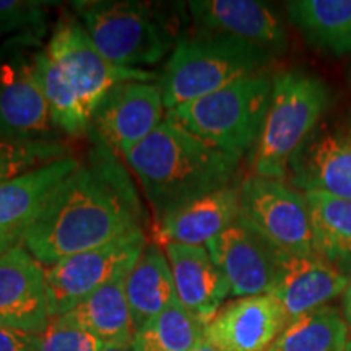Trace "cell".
<instances>
[{
	"instance_id": "obj_20",
	"label": "cell",
	"mask_w": 351,
	"mask_h": 351,
	"mask_svg": "<svg viewBox=\"0 0 351 351\" xmlns=\"http://www.w3.org/2000/svg\"><path fill=\"white\" fill-rule=\"evenodd\" d=\"M80 166L77 158L64 156L0 184V232L23 234L52 194Z\"/></svg>"
},
{
	"instance_id": "obj_17",
	"label": "cell",
	"mask_w": 351,
	"mask_h": 351,
	"mask_svg": "<svg viewBox=\"0 0 351 351\" xmlns=\"http://www.w3.org/2000/svg\"><path fill=\"white\" fill-rule=\"evenodd\" d=\"M176 295L192 317L207 326L231 295L226 276L213 262L205 245L165 244Z\"/></svg>"
},
{
	"instance_id": "obj_35",
	"label": "cell",
	"mask_w": 351,
	"mask_h": 351,
	"mask_svg": "<svg viewBox=\"0 0 351 351\" xmlns=\"http://www.w3.org/2000/svg\"><path fill=\"white\" fill-rule=\"evenodd\" d=\"M103 351H130V348H121V346H106Z\"/></svg>"
},
{
	"instance_id": "obj_34",
	"label": "cell",
	"mask_w": 351,
	"mask_h": 351,
	"mask_svg": "<svg viewBox=\"0 0 351 351\" xmlns=\"http://www.w3.org/2000/svg\"><path fill=\"white\" fill-rule=\"evenodd\" d=\"M194 351H221V350H218L217 346L210 345L208 341H204V343H200Z\"/></svg>"
},
{
	"instance_id": "obj_29",
	"label": "cell",
	"mask_w": 351,
	"mask_h": 351,
	"mask_svg": "<svg viewBox=\"0 0 351 351\" xmlns=\"http://www.w3.org/2000/svg\"><path fill=\"white\" fill-rule=\"evenodd\" d=\"M49 5L51 2L38 0H0V38L44 36Z\"/></svg>"
},
{
	"instance_id": "obj_31",
	"label": "cell",
	"mask_w": 351,
	"mask_h": 351,
	"mask_svg": "<svg viewBox=\"0 0 351 351\" xmlns=\"http://www.w3.org/2000/svg\"><path fill=\"white\" fill-rule=\"evenodd\" d=\"M0 351H36V335L0 327Z\"/></svg>"
},
{
	"instance_id": "obj_1",
	"label": "cell",
	"mask_w": 351,
	"mask_h": 351,
	"mask_svg": "<svg viewBox=\"0 0 351 351\" xmlns=\"http://www.w3.org/2000/svg\"><path fill=\"white\" fill-rule=\"evenodd\" d=\"M114 156L96 148L26 226L21 244L46 269L142 228L137 191Z\"/></svg>"
},
{
	"instance_id": "obj_18",
	"label": "cell",
	"mask_w": 351,
	"mask_h": 351,
	"mask_svg": "<svg viewBox=\"0 0 351 351\" xmlns=\"http://www.w3.org/2000/svg\"><path fill=\"white\" fill-rule=\"evenodd\" d=\"M348 283V276L341 275L315 254L285 256L270 295L282 307L289 326L302 315L330 304L335 298L343 295Z\"/></svg>"
},
{
	"instance_id": "obj_15",
	"label": "cell",
	"mask_w": 351,
	"mask_h": 351,
	"mask_svg": "<svg viewBox=\"0 0 351 351\" xmlns=\"http://www.w3.org/2000/svg\"><path fill=\"white\" fill-rule=\"evenodd\" d=\"M199 32L243 39L274 54L288 46V33L274 7L257 0H192L187 3Z\"/></svg>"
},
{
	"instance_id": "obj_3",
	"label": "cell",
	"mask_w": 351,
	"mask_h": 351,
	"mask_svg": "<svg viewBox=\"0 0 351 351\" xmlns=\"http://www.w3.org/2000/svg\"><path fill=\"white\" fill-rule=\"evenodd\" d=\"M274 52L243 39L197 32L176 41L158 82L166 111L221 90L239 78L262 73Z\"/></svg>"
},
{
	"instance_id": "obj_19",
	"label": "cell",
	"mask_w": 351,
	"mask_h": 351,
	"mask_svg": "<svg viewBox=\"0 0 351 351\" xmlns=\"http://www.w3.org/2000/svg\"><path fill=\"white\" fill-rule=\"evenodd\" d=\"M239 218V187L226 186L189 202L156 221V239L165 244L205 245Z\"/></svg>"
},
{
	"instance_id": "obj_6",
	"label": "cell",
	"mask_w": 351,
	"mask_h": 351,
	"mask_svg": "<svg viewBox=\"0 0 351 351\" xmlns=\"http://www.w3.org/2000/svg\"><path fill=\"white\" fill-rule=\"evenodd\" d=\"M72 8L96 49L117 67L156 65L176 44L168 25L148 3L82 0Z\"/></svg>"
},
{
	"instance_id": "obj_12",
	"label": "cell",
	"mask_w": 351,
	"mask_h": 351,
	"mask_svg": "<svg viewBox=\"0 0 351 351\" xmlns=\"http://www.w3.org/2000/svg\"><path fill=\"white\" fill-rule=\"evenodd\" d=\"M160 83L124 82L112 86L91 117L90 130L122 160L163 122Z\"/></svg>"
},
{
	"instance_id": "obj_24",
	"label": "cell",
	"mask_w": 351,
	"mask_h": 351,
	"mask_svg": "<svg viewBox=\"0 0 351 351\" xmlns=\"http://www.w3.org/2000/svg\"><path fill=\"white\" fill-rule=\"evenodd\" d=\"M287 13L315 49L351 54V0H291Z\"/></svg>"
},
{
	"instance_id": "obj_21",
	"label": "cell",
	"mask_w": 351,
	"mask_h": 351,
	"mask_svg": "<svg viewBox=\"0 0 351 351\" xmlns=\"http://www.w3.org/2000/svg\"><path fill=\"white\" fill-rule=\"evenodd\" d=\"M125 278L127 276H121L104 285L57 319L91 333L106 346L130 348L134 324L125 295Z\"/></svg>"
},
{
	"instance_id": "obj_22",
	"label": "cell",
	"mask_w": 351,
	"mask_h": 351,
	"mask_svg": "<svg viewBox=\"0 0 351 351\" xmlns=\"http://www.w3.org/2000/svg\"><path fill=\"white\" fill-rule=\"evenodd\" d=\"M134 333L178 300L168 257L156 243L147 244L125 278Z\"/></svg>"
},
{
	"instance_id": "obj_10",
	"label": "cell",
	"mask_w": 351,
	"mask_h": 351,
	"mask_svg": "<svg viewBox=\"0 0 351 351\" xmlns=\"http://www.w3.org/2000/svg\"><path fill=\"white\" fill-rule=\"evenodd\" d=\"M46 51L91 117L112 86L124 82L156 80L155 73L148 70L124 69L109 62L75 16H65L56 25Z\"/></svg>"
},
{
	"instance_id": "obj_2",
	"label": "cell",
	"mask_w": 351,
	"mask_h": 351,
	"mask_svg": "<svg viewBox=\"0 0 351 351\" xmlns=\"http://www.w3.org/2000/svg\"><path fill=\"white\" fill-rule=\"evenodd\" d=\"M124 161L137 178L155 221L202 195L231 186L239 163L168 117Z\"/></svg>"
},
{
	"instance_id": "obj_30",
	"label": "cell",
	"mask_w": 351,
	"mask_h": 351,
	"mask_svg": "<svg viewBox=\"0 0 351 351\" xmlns=\"http://www.w3.org/2000/svg\"><path fill=\"white\" fill-rule=\"evenodd\" d=\"M106 345L75 326L52 319L49 327L36 335V351H103Z\"/></svg>"
},
{
	"instance_id": "obj_23",
	"label": "cell",
	"mask_w": 351,
	"mask_h": 351,
	"mask_svg": "<svg viewBox=\"0 0 351 351\" xmlns=\"http://www.w3.org/2000/svg\"><path fill=\"white\" fill-rule=\"evenodd\" d=\"M313 225V251L351 278V200L304 192Z\"/></svg>"
},
{
	"instance_id": "obj_28",
	"label": "cell",
	"mask_w": 351,
	"mask_h": 351,
	"mask_svg": "<svg viewBox=\"0 0 351 351\" xmlns=\"http://www.w3.org/2000/svg\"><path fill=\"white\" fill-rule=\"evenodd\" d=\"M67 156L59 142H5L0 140V184L26 171Z\"/></svg>"
},
{
	"instance_id": "obj_14",
	"label": "cell",
	"mask_w": 351,
	"mask_h": 351,
	"mask_svg": "<svg viewBox=\"0 0 351 351\" xmlns=\"http://www.w3.org/2000/svg\"><path fill=\"white\" fill-rule=\"evenodd\" d=\"M52 322L46 267L23 244L0 256V327L39 335Z\"/></svg>"
},
{
	"instance_id": "obj_9",
	"label": "cell",
	"mask_w": 351,
	"mask_h": 351,
	"mask_svg": "<svg viewBox=\"0 0 351 351\" xmlns=\"http://www.w3.org/2000/svg\"><path fill=\"white\" fill-rule=\"evenodd\" d=\"M147 244L140 228L46 269L52 319L67 314L104 285L129 275Z\"/></svg>"
},
{
	"instance_id": "obj_36",
	"label": "cell",
	"mask_w": 351,
	"mask_h": 351,
	"mask_svg": "<svg viewBox=\"0 0 351 351\" xmlns=\"http://www.w3.org/2000/svg\"><path fill=\"white\" fill-rule=\"evenodd\" d=\"M345 351H351V333H350V337H348V341H346Z\"/></svg>"
},
{
	"instance_id": "obj_4",
	"label": "cell",
	"mask_w": 351,
	"mask_h": 351,
	"mask_svg": "<svg viewBox=\"0 0 351 351\" xmlns=\"http://www.w3.org/2000/svg\"><path fill=\"white\" fill-rule=\"evenodd\" d=\"M274 78L256 73L215 93L171 109L166 117L210 148L241 161L256 147L270 106Z\"/></svg>"
},
{
	"instance_id": "obj_11",
	"label": "cell",
	"mask_w": 351,
	"mask_h": 351,
	"mask_svg": "<svg viewBox=\"0 0 351 351\" xmlns=\"http://www.w3.org/2000/svg\"><path fill=\"white\" fill-rule=\"evenodd\" d=\"M296 191L351 200V111L322 117L288 166Z\"/></svg>"
},
{
	"instance_id": "obj_7",
	"label": "cell",
	"mask_w": 351,
	"mask_h": 351,
	"mask_svg": "<svg viewBox=\"0 0 351 351\" xmlns=\"http://www.w3.org/2000/svg\"><path fill=\"white\" fill-rule=\"evenodd\" d=\"M43 36L25 34L0 46V140L56 142L54 122L39 78Z\"/></svg>"
},
{
	"instance_id": "obj_8",
	"label": "cell",
	"mask_w": 351,
	"mask_h": 351,
	"mask_svg": "<svg viewBox=\"0 0 351 351\" xmlns=\"http://www.w3.org/2000/svg\"><path fill=\"white\" fill-rule=\"evenodd\" d=\"M239 218L285 256L314 254L306 197L285 181L249 176L239 186Z\"/></svg>"
},
{
	"instance_id": "obj_32",
	"label": "cell",
	"mask_w": 351,
	"mask_h": 351,
	"mask_svg": "<svg viewBox=\"0 0 351 351\" xmlns=\"http://www.w3.org/2000/svg\"><path fill=\"white\" fill-rule=\"evenodd\" d=\"M21 232H0V256H3L8 249L21 243Z\"/></svg>"
},
{
	"instance_id": "obj_25",
	"label": "cell",
	"mask_w": 351,
	"mask_h": 351,
	"mask_svg": "<svg viewBox=\"0 0 351 351\" xmlns=\"http://www.w3.org/2000/svg\"><path fill=\"white\" fill-rule=\"evenodd\" d=\"M204 341V324L176 300L134 333L130 351H194Z\"/></svg>"
},
{
	"instance_id": "obj_5",
	"label": "cell",
	"mask_w": 351,
	"mask_h": 351,
	"mask_svg": "<svg viewBox=\"0 0 351 351\" xmlns=\"http://www.w3.org/2000/svg\"><path fill=\"white\" fill-rule=\"evenodd\" d=\"M332 95L319 77L287 70L274 77L270 106L254 147V174L285 181L289 161L330 106Z\"/></svg>"
},
{
	"instance_id": "obj_13",
	"label": "cell",
	"mask_w": 351,
	"mask_h": 351,
	"mask_svg": "<svg viewBox=\"0 0 351 351\" xmlns=\"http://www.w3.org/2000/svg\"><path fill=\"white\" fill-rule=\"evenodd\" d=\"M205 247L226 276L232 296L270 295L285 254L274 247L243 218H238V221L205 244Z\"/></svg>"
},
{
	"instance_id": "obj_27",
	"label": "cell",
	"mask_w": 351,
	"mask_h": 351,
	"mask_svg": "<svg viewBox=\"0 0 351 351\" xmlns=\"http://www.w3.org/2000/svg\"><path fill=\"white\" fill-rule=\"evenodd\" d=\"M39 78L49 104L51 117L59 130L69 135H82L91 127V116L75 91L64 80L60 70L52 62L46 47L39 56Z\"/></svg>"
},
{
	"instance_id": "obj_26",
	"label": "cell",
	"mask_w": 351,
	"mask_h": 351,
	"mask_svg": "<svg viewBox=\"0 0 351 351\" xmlns=\"http://www.w3.org/2000/svg\"><path fill=\"white\" fill-rule=\"evenodd\" d=\"M348 337L343 315L328 304L287 326L269 351H345Z\"/></svg>"
},
{
	"instance_id": "obj_33",
	"label": "cell",
	"mask_w": 351,
	"mask_h": 351,
	"mask_svg": "<svg viewBox=\"0 0 351 351\" xmlns=\"http://www.w3.org/2000/svg\"><path fill=\"white\" fill-rule=\"evenodd\" d=\"M341 315H343L346 326L351 330V278L348 287H346L343 295H341Z\"/></svg>"
},
{
	"instance_id": "obj_16",
	"label": "cell",
	"mask_w": 351,
	"mask_h": 351,
	"mask_svg": "<svg viewBox=\"0 0 351 351\" xmlns=\"http://www.w3.org/2000/svg\"><path fill=\"white\" fill-rule=\"evenodd\" d=\"M287 326L271 295L238 298L205 326V341L221 351H269Z\"/></svg>"
}]
</instances>
